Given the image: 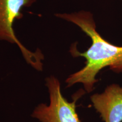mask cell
<instances>
[{
  "label": "cell",
  "instance_id": "obj_1",
  "mask_svg": "<svg viewBox=\"0 0 122 122\" xmlns=\"http://www.w3.org/2000/svg\"><path fill=\"white\" fill-rule=\"evenodd\" d=\"M56 17L72 23L79 27L91 40L90 47L84 52L77 50L76 42L72 44L70 52L74 57L86 59L85 66L66 79L67 87L82 84L87 93L93 91L98 81L96 76L103 68L109 67L116 73H122V46H117L105 40L96 30L93 15L90 11L81 10L71 13H56Z\"/></svg>",
  "mask_w": 122,
  "mask_h": 122
},
{
  "label": "cell",
  "instance_id": "obj_2",
  "mask_svg": "<svg viewBox=\"0 0 122 122\" xmlns=\"http://www.w3.org/2000/svg\"><path fill=\"white\" fill-rule=\"evenodd\" d=\"M45 86L49 103H41L33 110L31 117L40 122H80L76 112V102L84 92L76 94L72 102L63 96L59 79L54 75L46 77Z\"/></svg>",
  "mask_w": 122,
  "mask_h": 122
},
{
  "label": "cell",
  "instance_id": "obj_3",
  "mask_svg": "<svg viewBox=\"0 0 122 122\" xmlns=\"http://www.w3.org/2000/svg\"><path fill=\"white\" fill-rule=\"evenodd\" d=\"M37 0H0V41L18 45L23 57L28 65L37 71L43 70V53L40 49L30 51L25 48L16 37L13 29L15 20L23 18L22 10L30 7Z\"/></svg>",
  "mask_w": 122,
  "mask_h": 122
},
{
  "label": "cell",
  "instance_id": "obj_4",
  "mask_svg": "<svg viewBox=\"0 0 122 122\" xmlns=\"http://www.w3.org/2000/svg\"><path fill=\"white\" fill-rule=\"evenodd\" d=\"M96 110L105 122H122V87L112 84L101 93L91 96Z\"/></svg>",
  "mask_w": 122,
  "mask_h": 122
},
{
  "label": "cell",
  "instance_id": "obj_5",
  "mask_svg": "<svg viewBox=\"0 0 122 122\" xmlns=\"http://www.w3.org/2000/svg\"><path fill=\"white\" fill-rule=\"evenodd\" d=\"M121 1H122V0H121Z\"/></svg>",
  "mask_w": 122,
  "mask_h": 122
}]
</instances>
